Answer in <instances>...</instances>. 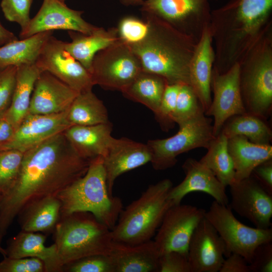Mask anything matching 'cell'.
<instances>
[{
  "label": "cell",
  "instance_id": "obj_1",
  "mask_svg": "<svg viewBox=\"0 0 272 272\" xmlns=\"http://www.w3.org/2000/svg\"><path fill=\"white\" fill-rule=\"evenodd\" d=\"M63 132L24 152L17 179L2 197L0 243L24 210L43 199L57 197L87 172L93 160L80 155Z\"/></svg>",
  "mask_w": 272,
  "mask_h": 272
},
{
  "label": "cell",
  "instance_id": "obj_2",
  "mask_svg": "<svg viewBox=\"0 0 272 272\" xmlns=\"http://www.w3.org/2000/svg\"><path fill=\"white\" fill-rule=\"evenodd\" d=\"M272 0H229L211 11L213 67L224 73L240 63L271 27Z\"/></svg>",
  "mask_w": 272,
  "mask_h": 272
},
{
  "label": "cell",
  "instance_id": "obj_3",
  "mask_svg": "<svg viewBox=\"0 0 272 272\" xmlns=\"http://www.w3.org/2000/svg\"><path fill=\"white\" fill-rule=\"evenodd\" d=\"M149 30L140 42L129 46L143 71L163 78L168 84H188L189 65L197 41L155 16L143 13Z\"/></svg>",
  "mask_w": 272,
  "mask_h": 272
},
{
  "label": "cell",
  "instance_id": "obj_4",
  "mask_svg": "<svg viewBox=\"0 0 272 272\" xmlns=\"http://www.w3.org/2000/svg\"><path fill=\"white\" fill-rule=\"evenodd\" d=\"M60 217L78 212H89L112 230L122 210L121 199L110 194L103 158L93 159L85 174L57 196Z\"/></svg>",
  "mask_w": 272,
  "mask_h": 272
},
{
  "label": "cell",
  "instance_id": "obj_5",
  "mask_svg": "<svg viewBox=\"0 0 272 272\" xmlns=\"http://www.w3.org/2000/svg\"><path fill=\"white\" fill-rule=\"evenodd\" d=\"M172 186L169 179L151 184L122 210L111 230L113 241L135 245L151 240L166 213L172 206L168 198Z\"/></svg>",
  "mask_w": 272,
  "mask_h": 272
},
{
  "label": "cell",
  "instance_id": "obj_6",
  "mask_svg": "<svg viewBox=\"0 0 272 272\" xmlns=\"http://www.w3.org/2000/svg\"><path fill=\"white\" fill-rule=\"evenodd\" d=\"M53 232L63 266L87 256L109 254L113 242L111 230L89 212L61 216Z\"/></svg>",
  "mask_w": 272,
  "mask_h": 272
},
{
  "label": "cell",
  "instance_id": "obj_7",
  "mask_svg": "<svg viewBox=\"0 0 272 272\" xmlns=\"http://www.w3.org/2000/svg\"><path fill=\"white\" fill-rule=\"evenodd\" d=\"M240 65V87L246 112L264 119L272 106V29L246 54Z\"/></svg>",
  "mask_w": 272,
  "mask_h": 272
},
{
  "label": "cell",
  "instance_id": "obj_8",
  "mask_svg": "<svg viewBox=\"0 0 272 272\" xmlns=\"http://www.w3.org/2000/svg\"><path fill=\"white\" fill-rule=\"evenodd\" d=\"M205 217L215 228L225 246V257L232 253L243 256L248 264L254 251L261 244L272 241V229L251 227L243 224L234 215L228 206L214 200Z\"/></svg>",
  "mask_w": 272,
  "mask_h": 272
},
{
  "label": "cell",
  "instance_id": "obj_9",
  "mask_svg": "<svg viewBox=\"0 0 272 272\" xmlns=\"http://www.w3.org/2000/svg\"><path fill=\"white\" fill-rule=\"evenodd\" d=\"M212 122V119L203 113L179 126V131L171 137L148 141L154 169L171 168L179 155L196 148L207 149L216 137Z\"/></svg>",
  "mask_w": 272,
  "mask_h": 272
},
{
  "label": "cell",
  "instance_id": "obj_10",
  "mask_svg": "<svg viewBox=\"0 0 272 272\" xmlns=\"http://www.w3.org/2000/svg\"><path fill=\"white\" fill-rule=\"evenodd\" d=\"M142 71L129 45L120 39L95 54L90 74L94 85L122 92Z\"/></svg>",
  "mask_w": 272,
  "mask_h": 272
},
{
  "label": "cell",
  "instance_id": "obj_11",
  "mask_svg": "<svg viewBox=\"0 0 272 272\" xmlns=\"http://www.w3.org/2000/svg\"><path fill=\"white\" fill-rule=\"evenodd\" d=\"M209 0H144L143 13L150 14L168 23L197 42L210 25Z\"/></svg>",
  "mask_w": 272,
  "mask_h": 272
},
{
  "label": "cell",
  "instance_id": "obj_12",
  "mask_svg": "<svg viewBox=\"0 0 272 272\" xmlns=\"http://www.w3.org/2000/svg\"><path fill=\"white\" fill-rule=\"evenodd\" d=\"M206 210L190 205L171 206L157 229L154 241L160 255L169 251L187 256L191 236Z\"/></svg>",
  "mask_w": 272,
  "mask_h": 272
},
{
  "label": "cell",
  "instance_id": "obj_13",
  "mask_svg": "<svg viewBox=\"0 0 272 272\" xmlns=\"http://www.w3.org/2000/svg\"><path fill=\"white\" fill-rule=\"evenodd\" d=\"M64 43L52 35L50 37L39 53L36 65L78 93L91 90L94 84L91 74L67 51Z\"/></svg>",
  "mask_w": 272,
  "mask_h": 272
},
{
  "label": "cell",
  "instance_id": "obj_14",
  "mask_svg": "<svg viewBox=\"0 0 272 272\" xmlns=\"http://www.w3.org/2000/svg\"><path fill=\"white\" fill-rule=\"evenodd\" d=\"M211 88L214 97L205 114L214 117L213 133L216 137L228 119L246 112L240 91L239 64L224 73L213 67Z\"/></svg>",
  "mask_w": 272,
  "mask_h": 272
},
{
  "label": "cell",
  "instance_id": "obj_15",
  "mask_svg": "<svg viewBox=\"0 0 272 272\" xmlns=\"http://www.w3.org/2000/svg\"><path fill=\"white\" fill-rule=\"evenodd\" d=\"M230 208L252 223L255 227H271L272 195L251 176L230 185Z\"/></svg>",
  "mask_w": 272,
  "mask_h": 272
},
{
  "label": "cell",
  "instance_id": "obj_16",
  "mask_svg": "<svg viewBox=\"0 0 272 272\" xmlns=\"http://www.w3.org/2000/svg\"><path fill=\"white\" fill-rule=\"evenodd\" d=\"M83 13V11L69 8L58 0H44L26 28L21 31L20 37L25 39L38 33L55 30L91 34L97 27L84 20L82 17Z\"/></svg>",
  "mask_w": 272,
  "mask_h": 272
},
{
  "label": "cell",
  "instance_id": "obj_17",
  "mask_svg": "<svg viewBox=\"0 0 272 272\" xmlns=\"http://www.w3.org/2000/svg\"><path fill=\"white\" fill-rule=\"evenodd\" d=\"M225 253L224 241L204 217L195 229L188 245L187 258L191 272H219Z\"/></svg>",
  "mask_w": 272,
  "mask_h": 272
},
{
  "label": "cell",
  "instance_id": "obj_18",
  "mask_svg": "<svg viewBox=\"0 0 272 272\" xmlns=\"http://www.w3.org/2000/svg\"><path fill=\"white\" fill-rule=\"evenodd\" d=\"M69 109L52 114L28 113L17 128L12 140L0 150L17 149L24 152L64 131L72 125L67 117Z\"/></svg>",
  "mask_w": 272,
  "mask_h": 272
},
{
  "label": "cell",
  "instance_id": "obj_19",
  "mask_svg": "<svg viewBox=\"0 0 272 272\" xmlns=\"http://www.w3.org/2000/svg\"><path fill=\"white\" fill-rule=\"evenodd\" d=\"M152 154L147 144L127 138L112 137L103 157L107 184L110 194L117 178L121 174L150 162Z\"/></svg>",
  "mask_w": 272,
  "mask_h": 272
},
{
  "label": "cell",
  "instance_id": "obj_20",
  "mask_svg": "<svg viewBox=\"0 0 272 272\" xmlns=\"http://www.w3.org/2000/svg\"><path fill=\"white\" fill-rule=\"evenodd\" d=\"M182 167L185 175L184 179L177 185L172 186L168 193L172 206L181 203L185 195L195 191L207 193L219 203L228 205L226 187L210 169L191 158L186 159Z\"/></svg>",
  "mask_w": 272,
  "mask_h": 272
},
{
  "label": "cell",
  "instance_id": "obj_21",
  "mask_svg": "<svg viewBox=\"0 0 272 272\" xmlns=\"http://www.w3.org/2000/svg\"><path fill=\"white\" fill-rule=\"evenodd\" d=\"M79 93L49 72L42 71L35 83L29 113L52 114L66 111Z\"/></svg>",
  "mask_w": 272,
  "mask_h": 272
},
{
  "label": "cell",
  "instance_id": "obj_22",
  "mask_svg": "<svg viewBox=\"0 0 272 272\" xmlns=\"http://www.w3.org/2000/svg\"><path fill=\"white\" fill-rule=\"evenodd\" d=\"M210 25L197 42L189 65L190 86L197 96L205 113L211 102V81L215 59Z\"/></svg>",
  "mask_w": 272,
  "mask_h": 272
},
{
  "label": "cell",
  "instance_id": "obj_23",
  "mask_svg": "<svg viewBox=\"0 0 272 272\" xmlns=\"http://www.w3.org/2000/svg\"><path fill=\"white\" fill-rule=\"evenodd\" d=\"M109 255L115 272H158L160 255L154 240L135 245L113 241Z\"/></svg>",
  "mask_w": 272,
  "mask_h": 272
},
{
  "label": "cell",
  "instance_id": "obj_24",
  "mask_svg": "<svg viewBox=\"0 0 272 272\" xmlns=\"http://www.w3.org/2000/svg\"><path fill=\"white\" fill-rule=\"evenodd\" d=\"M46 239L45 235L39 233L21 231L8 242L6 256L39 258L44 262L46 272L63 271L55 244L46 246Z\"/></svg>",
  "mask_w": 272,
  "mask_h": 272
},
{
  "label": "cell",
  "instance_id": "obj_25",
  "mask_svg": "<svg viewBox=\"0 0 272 272\" xmlns=\"http://www.w3.org/2000/svg\"><path fill=\"white\" fill-rule=\"evenodd\" d=\"M110 122L93 125H73L63 132L79 154L92 160L105 156L112 138Z\"/></svg>",
  "mask_w": 272,
  "mask_h": 272
},
{
  "label": "cell",
  "instance_id": "obj_26",
  "mask_svg": "<svg viewBox=\"0 0 272 272\" xmlns=\"http://www.w3.org/2000/svg\"><path fill=\"white\" fill-rule=\"evenodd\" d=\"M72 41L65 42L67 51L90 73L95 54L120 39L117 28H97L91 34L68 31Z\"/></svg>",
  "mask_w": 272,
  "mask_h": 272
},
{
  "label": "cell",
  "instance_id": "obj_27",
  "mask_svg": "<svg viewBox=\"0 0 272 272\" xmlns=\"http://www.w3.org/2000/svg\"><path fill=\"white\" fill-rule=\"evenodd\" d=\"M228 152L232 159L235 169V181L249 177L255 167L272 159V147L250 142L243 135L228 139Z\"/></svg>",
  "mask_w": 272,
  "mask_h": 272
},
{
  "label": "cell",
  "instance_id": "obj_28",
  "mask_svg": "<svg viewBox=\"0 0 272 272\" xmlns=\"http://www.w3.org/2000/svg\"><path fill=\"white\" fill-rule=\"evenodd\" d=\"M41 72L35 64H24L17 67L16 82L11 103L5 113L16 129L29 113L35 83Z\"/></svg>",
  "mask_w": 272,
  "mask_h": 272
},
{
  "label": "cell",
  "instance_id": "obj_29",
  "mask_svg": "<svg viewBox=\"0 0 272 272\" xmlns=\"http://www.w3.org/2000/svg\"><path fill=\"white\" fill-rule=\"evenodd\" d=\"M53 31L38 33L17 40L0 47V69L9 66L35 64L43 45Z\"/></svg>",
  "mask_w": 272,
  "mask_h": 272
},
{
  "label": "cell",
  "instance_id": "obj_30",
  "mask_svg": "<svg viewBox=\"0 0 272 272\" xmlns=\"http://www.w3.org/2000/svg\"><path fill=\"white\" fill-rule=\"evenodd\" d=\"M61 203L57 197H49L32 204L19 216L21 231L53 232L60 218Z\"/></svg>",
  "mask_w": 272,
  "mask_h": 272
},
{
  "label": "cell",
  "instance_id": "obj_31",
  "mask_svg": "<svg viewBox=\"0 0 272 272\" xmlns=\"http://www.w3.org/2000/svg\"><path fill=\"white\" fill-rule=\"evenodd\" d=\"M167 84L162 77L143 70L121 92L126 98L144 105L155 114Z\"/></svg>",
  "mask_w": 272,
  "mask_h": 272
},
{
  "label": "cell",
  "instance_id": "obj_32",
  "mask_svg": "<svg viewBox=\"0 0 272 272\" xmlns=\"http://www.w3.org/2000/svg\"><path fill=\"white\" fill-rule=\"evenodd\" d=\"M220 132L227 139L243 135L250 142L259 145L270 144L272 138L271 130L266 119L248 112L230 117Z\"/></svg>",
  "mask_w": 272,
  "mask_h": 272
},
{
  "label": "cell",
  "instance_id": "obj_33",
  "mask_svg": "<svg viewBox=\"0 0 272 272\" xmlns=\"http://www.w3.org/2000/svg\"><path fill=\"white\" fill-rule=\"evenodd\" d=\"M67 117L72 125H93L109 122L106 107L92 90L78 94L69 107Z\"/></svg>",
  "mask_w": 272,
  "mask_h": 272
},
{
  "label": "cell",
  "instance_id": "obj_34",
  "mask_svg": "<svg viewBox=\"0 0 272 272\" xmlns=\"http://www.w3.org/2000/svg\"><path fill=\"white\" fill-rule=\"evenodd\" d=\"M228 139L220 132L212 141L199 161L210 169L226 187L235 181V169L228 152Z\"/></svg>",
  "mask_w": 272,
  "mask_h": 272
},
{
  "label": "cell",
  "instance_id": "obj_35",
  "mask_svg": "<svg viewBox=\"0 0 272 272\" xmlns=\"http://www.w3.org/2000/svg\"><path fill=\"white\" fill-rule=\"evenodd\" d=\"M205 113L201 104L188 84H182L179 89L172 120L179 126Z\"/></svg>",
  "mask_w": 272,
  "mask_h": 272
},
{
  "label": "cell",
  "instance_id": "obj_36",
  "mask_svg": "<svg viewBox=\"0 0 272 272\" xmlns=\"http://www.w3.org/2000/svg\"><path fill=\"white\" fill-rule=\"evenodd\" d=\"M24 152L17 149L0 150V194H6L15 183Z\"/></svg>",
  "mask_w": 272,
  "mask_h": 272
},
{
  "label": "cell",
  "instance_id": "obj_37",
  "mask_svg": "<svg viewBox=\"0 0 272 272\" xmlns=\"http://www.w3.org/2000/svg\"><path fill=\"white\" fill-rule=\"evenodd\" d=\"M181 84H167L160 106L155 114L156 119L164 131L173 127L172 116Z\"/></svg>",
  "mask_w": 272,
  "mask_h": 272
},
{
  "label": "cell",
  "instance_id": "obj_38",
  "mask_svg": "<svg viewBox=\"0 0 272 272\" xmlns=\"http://www.w3.org/2000/svg\"><path fill=\"white\" fill-rule=\"evenodd\" d=\"M67 272H115L114 267L109 254H97L87 256L63 267Z\"/></svg>",
  "mask_w": 272,
  "mask_h": 272
},
{
  "label": "cell",
  "instance_id": "obj_39",
  "mask_svg": "<svg viewBox=\"0 0 272 272\" xmlns=\"http://www.w3.org/2000/svg\"><path fill=\"white\" fill-rule=\"evenodd\" d=\"M117 28L120 39L130 45L140 42L146 36L149 26L145 20L127 16L120 20Z\"/></svg>",
  "mask_w": 272,
  "mask_h": 272
},
{
  "label": "cell",
  "instance_id": "obj_40",
  "mask_svg": "<svg viewBox=\"0 0 272 272\" xmlns=\"http://www.w3.org/2000/svg\"><path fill=\"white\" fill-rule=\"evenodd\" d=\"M33 0H2L1 7L5 18L18 23L24 30L30 21V11Z\"/></svg>",
  "mask_w": 272,
  "mask_h": 272
},
{
  "label": "cell",
  "instance_id": "obj_41",
  "mask_svg": "<svg viewBox=\"0 0 272 272\" xmlns=\"http://www.w3.org/2000/svg\"><path fill=\"white\" fill-rule=\"evenodd\" d=\"M17 66L0 69V117L9 108L16 82Z\"/></svg>",
  "mask_w": 272,
  "mask_h": 272
},
{
  "label": "cell",
  "instance_id": "obj_42",
  "mask_svg": "<svg viewBox=\"0 0 272 272\" xmlns=\"http://www.w3.org/2000/svg\"><path fill=\"white\" fill-rule=\"evenodd\" d=\"M0 272H46V268L39 258L5 256L0 262Z\"/></svg>",
  "mask_w": 272,
  "mask_h": 272
},
{
  "label": "cell",
  "instance_id": "obj_43",
  "mask_svg": "<svg viewBox=\"0 0 272 272\" xmlns=\"http://www.w3.org/2000/svg\"><path fill=\"white\" fill-rule=\"evenodd\" d=\"M158 272H191L187 256L175 251L160 255Z\"/></svg>",
  "mask_w": 272,
  "mask_h": 272
},
{
  "label": "cell",
  "instance_id": "obj_44",
  "mask_svg": "<svg viewBox=\"0 0 272 272\" xmlns=\"http://www.w3.org/2000/svg\"><path fill=\"white\" fill-rule=\"evenodd\" d=\"M248 265L250 272L272 271L271 241L261 244L256 248Z\"/></svg>",
  "mask_w": 272,
  "mask_h": 272
},
{
  "label": "cell",
  "instance_id": "obj_45",
  "mask_svg": "<svg viewBox=\"0 0 272 272\" xmlns=\"http://www.w3.org/2000/svg\"><path fill=\"white\" fill-rule=\"evenodd\" d=\"M269 194L272 195V159L254 168L250 175Z\"/></svg>",
  "mask_w": 272,
  "mask_h": 272
},
{
  "label": "cell",
  "instance_id": "obj_46",
  "mask_svg": "<svg viewBox=\"0 0 272 272\" xmlns=\"http://www.w3.org/2000/svg\"><path fill=\"white\" fill-rule=\"evenodd\" d=\"M226 258L219 272H250L248 263L241 255L232 253Z\"/></svg>",
  "mask_w": 272,
  "mask_h": 272
},
{
  "label": "cell",
  "instance_id": "obj_47",
  "mask_svg": "<svg viewBox=\"0 0 272 272\" xmlns=\"http://www.w3.org/2000/svg\"><path fill=\"white\" fill-rule=\"evenodd\" d=\"M16 130L6 114L0 117V150L10 142Z\"/></svg>",
  "mask_w": 272,
  "mask_h": 272
},
{
  "label": "cell",
  "instance_id": "obj_48",
  "mask_svg": "<svg viewBox=\"0 0 272 272\" xmlns=\"http://www.w3.org/2000/svg\"><path fill=\"white\" fill-rule=\"evenodd\" d=\"M18 39L13 32L5 28L0 22V47Z\"/></svg>",
  "mask_w": 272,
  "mask_h": 272
},
{
  "label": "cell",
  "instance_id": "obj_49",
  "mask_svg": "<svg viewBox=\"0 0 272 272\" xmlns=\"http://www.w3.org/2000/svg\"><path fill=\"white\" fill-rule=\"evenodd\" d=\"M144 1V0H119L121 3L126 6H141Z\"/></svg>",
  "mask_w": 272,
  "mask_h": 272
},
{
  "label": "cell",
  "instance_id": "obj_50",
  "mask_svg": "<svg viewBox=\"0 0 272 272\" xmlns=\"http://www.w3.org/2000/svg\"><path fill=\"white\" fill-rule=\"evenodd\" d=\"M2 195L0 194V206H1V201H2ZM0 253L4 256V257H5L6 256V250L5 249H4V248H3L0 244Z\"/></svg>",
  "mask_w": 272,
  "mask_h": 272
},
{
  "label": "cell",
  "instance_id": "obj_51",
  "mask_svg": "<svg viewBox=\"0 0 272 272\" xmlns=\"http://www.w3.org/2000/svg\"><path fill=\"white\" fill-rule=\"evenodd\" d=\"M61 2L64 3L65 0H58Z\"/></svg>",
  "mask_w": 272,
  "mask_h": 272
}]
</instances>
